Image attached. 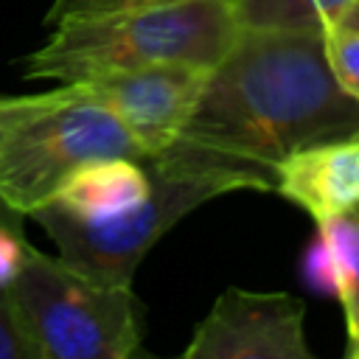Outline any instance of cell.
Masks as SVG:
<instances>
[{
	"mask_svg": "<svg viewBox=\"0 0 359 359\" xmlns=\"http://www.w3.org/2000/svg\"><path fill=\"white\" fill-rule=\"evenodd\" d=\"M348 135H359V101L331 76L323 36L241 28L182 132L143 160L219 177L230 191H272L283 157Z\"/></svg>",
	"mask_w": 359,
	"mask_h": 359,
	"instance_id": "6da1fadb",
	"label": "cell"
},
{
	"mask_svg": "<svg viewBox=\"0 0 359 359\" xmlns=\"http://www.w3.org/2000/svg\"><path fill=\"white\" fill-rule=\"evenodd\" d=\"M50 28L48 42L25 56V79L73 84L151 65L213 70L241 34L230 0H174Z\"/></svg>",
	"mask_w": 359,
	"mask_h": 359,
	"instance_id": "7a4b0ae2",
	"label": "cell"
},
{
	"mask_svg": "<svg viewBox=\"0 0 359 359\" xmlns=\"http://www.w3.org/2000/svg\"><path fill=\"white\" fill-rule=\"evenodd\" d=\"M6 292L45 359H132L140 351L143 303L132 286L98 283L28 244Z\"/></svg>",
	"mask_w": 359,
	"mask_h": 359,
	"instance_id": "3957f363",
	"label": "cell"
},
{
	"mask_svg": "<svg viewBox=\"0 0 359 359\" xmlns=\"http://www.w3.org/2000/svg\"><path fill=\"white\" fill-rule=\"evenodd\" d=\"M104 157L143 160V151L112 112L76 84H62L36 112L0 132V199L31 216L76 168Z\"/></svg>",
	"mask_w": 359,
	"mask_h": 359,
	"instance_id": "277c9868",
	"label": "cell"
},
{
	"mask_svg": "<svg viewBox=\"0 0 359 359\" xmlns=\"http://www.w3.org/2000/svg\"><path fill=\"white\" fill-rule=\"evenodd\" d=\"M143 165L151 180L149 196L135 210L112 222L84 224L53 205H42L31 213V219L59 247V258L98 283L132 286L135 269L140 266L146 252L180 219H185L208 199L230 194V185L219 177L174 171L149 160H143Z\"/></svg>",
	"mask_w": 359,
	"mask_h": 359,
	"instance_id": "5b68a950",
	"label": "cell"
},
{
	"mask_svg": "<svg viewBox=\"0 0 359 359\" xmlns=\"http://www.w3.org/2000/svg\"><path fill=\"white\" fill-rule=\"evenodd\" d=\"M180 359H320L306 339V303L286 292L224 289Z\"/></svg>",
	"mask_w": 359,
	"mask_h": 359,
	"instance_id": "8992f818",
	"label": "cell"
},
{
	"mask_svg": "<svg viewBox=\"0 0 359 359\" xmlns=\"http://www.w3.org/2000/svg\"><path fill=\"white\" fill-rule=\"evenodd\" d=\"M208 76L210 70L196 65H151L73 84L84 98L118 118L143 157H154L171 146L188 123Z\"/></svg>",
	"mask_w": 359,
	"mask_h": 359,
	"instance_id": "52a82bcc",
	"label": "cell"
},
{
	"mask_svg": "<svg viewBox=\"0 0 359 359\" xmlns=\"http://www.w3.org/2000/svg\"><path fill=\"white\" fill-rule=\"evenodd\" d=\"M272 191L314 222L359 208V135L311 143L283 157Z\"/></svg>",
	"mask_w": 359,
	"mask_h": 359,
	"instance_id": "ba28073f",
	"label": "cell"
},
{
	"mask_svg": "<svg viewBox=\"0 0 359 359\" xmlns=\"http://www.w3.org/2000/svg\"><path fill=\"white\" fill-rule=\"evenodd\" d=\"M151 191L143 160L104 157L76 168L48 202L84 224L112 222L135 210Z\"/></svg>",
	"mask_w": 359,
	"mask_h": 359,
	"instance_id": "9c48e42d",
	"label": "cell"
},
{
	"mask_svg": "<svg viewBox=\"0 0 359 359\" xmlns=\"http://www.w3.org/2000/svg\"><path fill=\"white\" fill-rule=\"evenodd\" d=\"M317 236L331 255L334 297L345 311L348 342H359V208L320 219Z\"/></svg>",
	"mask_w": 359,
	"mask_h": 359,
	"instance_id": "30bf717a",
	"label": "cell"
},
{
	"mask_svg": "<svg viewBox=\"0 0 359 359\" xmlns=\"http://www.w3.org/2000/svg\"><path fill=\"white\" fill-rule=\"evenodd\" d=\"M351 0H230L241 28L325 34L337 25Z\"/></svg>",
	"mask_w": 359,
	"mask_h": 359,
	"instance_id": "8fae6325",
	"label": "cell"
},
{
	"mask_svg": "<svg viewBox=\"0 0 359 359\" xmlns=\"http://www.w3.org/2000/svg\"><path fill=\"white\" fill-rule=\"evenodd\" d=\"M323 53L337 84L359 101V31L331 25L323 34Z\"/></svg>",
	"mask_w": 359,
	"mask_h": 359,
	"instance_id": "7c38bea8",
	"label": "cell"
},
{
	"mask_svg": "<svg viewBox=\"0 0 359 359\" xmlns=\"http://www.w3.org/2000/svg\"><path fill=\"white\" fill-rule=\"evenodd\" d=\"M0 359H45L6 289H0Z\"/></svg>",
	"mask_w": 359,
	"mask_h": 359,
	"instance_id": "4fadbf2b",
	"label": "cell"
},
{
	"mask_svg": "<svg viewBox=\"0 0 359 359\" xmlns=\"http://www.w3.org/2000/svg\"><path fill=\"white\" fill-rule=\"evenodd\" d=\"M174 0H53L45 22L56 25L65 20H84V17H101V14H115V11H132V8H149V6H163Z\"/></svg>",
	"mask_w": 359,
	"mask_h": 359,
	"instance_id": "5bb4252c",
	"label": "cell"
},
{
	"mask_svg": "<svg viewBox=\"0 0 359 359\" xmlns=\"http://www.w3.org/2000/svg\"><path fill=\"white\" fill-rule=\"evenodd\" d=\"M303 275H306L311 289H317L323 294H334V266H331L328 247L323 244L320 236L311 241V247L303 258Z\"/></svg>",
	"mask_w": 359,
	"mask_h": 359,
	"instance_id": "9a60e30c",
	"label": "cell"
},
{
	"mask_svg": "<svg viewBox=\"0 0 359 359\" xmlns=\"http://www.w3.org/2000/svg\"><path fill=\"white\" fill-rule=\"evenodd\" d=\"M25 247H28L25 230H14V227L0 224V289H6L14 280V275L20 272Z\"/></svg>",
	"mask_w": 359,
	"mask_h": 359,
	"instance_id": "2e32d148",
	"label": "cell"
},
{
	"mask_svg": "<svg viewBox=\"0 0 359 359\" xmlns=\"http://www.w3.org/2000/svg\"><path fill=\"white\" fill-rule=\"evenodd\" d=\"M48 98H50V90L36 93V95H0V132L8 129L11 123L22 121L25 115L36 112Z\"/></svg>",
	"mask_w": 359,
	"mask_h": 359,
	"instance_id": "e0dca14e",
	"label": "cell"
},
{
	"mask_svg": "<svg viewBox=\"0 0 359 359\" xmlns=\"http://www.w3.org/2000/svg\"><path fill=\"white\" fill-rule=\"evenodd\" d=\"M25 219H28V216H22L20 210H14L8 202L0 199V224L14 227V230H25Z\"/></svg>",
	"mask_w": 359,
	"mask_h": 359,
	"instance_id": "ac0fdd59",
	"label": "cell"
},
{
	"mask_svg": "<svg viewBox=\"0 0 359 359\" xmlns=\"http://www.w3.org/2000/svg\"><path fill=\"white\" fill-rule=\"evenodd\" d=\"M337 25H342V28H356V31H359V0H351V3H348V8L342 11V17H339Z\"/></svg>",
	"mask_w": 359,
	"mask_h": 359,
	"instance_id": "d6986e66",
	"label": "cell"
},
{
	"mask_svg": "<svg viewBox=\"0 0 359 359\" xmlns=\"http://www.w3.org/2000/svg\"><path fill=\"white\" fill-rule=\"evenodd\" d=\"M132 359H180V356H157V353H143V351H137V353H132Z\"/></svg>",
	"mask_w": 359,
	"mask_h": 359,
	"instance_id": "ffe728a7",
	"label": "cell"
},
{
	"mask_svg": "<svg viewBox=\"0 0 359 359\" xmlns=\"http://www.w3.org/2000/svg\"><path fill=\"white\" fill-rule=\"evenodd\" d=\"M345 359H359V342H348V351H345Z\"/></svg>",
	"mask_w": 359,
	"mask_h": 359,
	"instance_id": "44dd1931",
	"label": "cell"
}]
</instances>
